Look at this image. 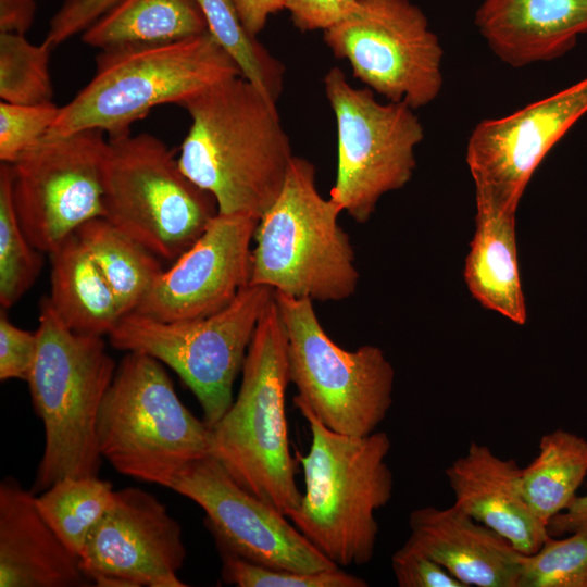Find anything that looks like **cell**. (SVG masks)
<instances>
[{
    "instance_id": "obj_1",
    "label": "cell",
    "mask_w": 587,
    "mask_h": 587,
    "mask_svg": "<svg viewBox=\"0 0 587 587\" xmlns=\"http://www.w3.org/2000/svg\"><path fill=\"white\" fill-rule=\"evenodd\" d=\"M191 117L177 158L223 214L260 217L279 196L295 157L275 104L241 75L180 104Z\"/></svg>"
},
{
    "instance_id": "obj_2",
    "label": "cell",
    "mask_w": 587,
    "mask_h": 587,
    "mask_svg": "<svg viewBox=\"0 0 587 587\" xmlns=\"http://www.w3.org/2000/svg\"><path fill=\"white\" fill-rule=\"evenodd\" d=\"M308 422L311 446L296 453L304 492L287 517L338 566H361L374 557L379 532L375 513L392 497L394 476L386 458L389 436L334 432L303 404L295 403Z\"/></svg>"
},
{
    "instance_id": "obj_3",
    "label": "cell",
    "mask_w": 587,
    "mask_h": 587,
    "mask_svg": "<svg viewBox=\"0 0 587 587\" xmlns=\"http://www.w3.org/2000/svg\"><path fill=\"white\" fill-rule=\"evenodd\" d=\"M241 372L237 398L211 427V455L241 487L288 516L302 494L288 439L287 338L275 296L257 325Z\"/></svg>"
},
{
    "instance_id": "obj_4",
    "label": "cell",
    "mask_w": 587,
    "mask_h": 587,
    "mask_svg": "<svg viewBox=\"0 0 587 587\" xmlns=\"http://www.w3.org/2000/svg\"><path fill=\"white\" fill-rule=\"evenodd\" d=\"M38 350L26 380L45 429V448L33 492L64 477L98 476L103 459L97 437L102 400L117 365L102 336L71 330L41 301L36 329Z\"/></svg>"
},
{
    "instance_id": "obj_5",
    "label": "cell",
    "mask_w": 587,
    "mask_h": 587,
    "mask_svg": "<svg viewBox=\"0 0 587 587\" xmlns=\"http://www.w3.org/2000/svg\"><path fill=\"white\" fill-rule=\"evenodd\" d=\"M240 71L210 32L184 40L103 50L90 82L65 105L48 135L130 130L154 107L183 102Z\"/></svg>"
},
{
    "instance_id": "obj_6",
    "label": "cell",
    "mask_w": 587,
    "mask_h": 587,
    "mask_svg": "<svg viewBox=\"0 0 587 587\" xmlns=\"http://www.w3.org/2000/svg\"><path fill=\"white\" fill-rule=\"evenodd\" d=\"M340 212L317 191L314 165L294 157L279 196L259 220L250 284L312 301L352 296L359 272Z\"/></svg>"
},
{
    "instance_id": "obj_7",
    "label": "cell",
    "mask_w": 587,
    "mask_h": 587,
    "mask_svg": "<svg viewBox=\"0 0 587 587\" xmlns=\"http://www.w3.org/2000/svg\"><path fill=\"white\" fill-rule=\"evenodd\" d=\"M97 437L115 471L166 488L189 462L211 454V428L183 404L162 363L139 351L116 367Z\"/></svg>"
},
{
    "instance_id": "obj_8",
    "label": "cell",
    "mask_w": 587,
    "mask_h": 587,
    "mask_svg": "<svg viewBox=\"0 0 587 587\" xmlns=\"http://www.w3.org/2000/svg\"><path fill=\"white\" fill-rule=\"evenodd\" d=\"M103 217L159 259L175 261L218 213L158 137L111 134L102 165Z\"/></svg>"
},
{
    "instance_id": "obj_9",
    "label": "cell",
    "mask_w": 587,
    "mask_h": 587,
    "mask_svg": "<svg viewBox=\"0 0 587 587\" xmlns=\"http://www.w3.org/2000/svg\"><path fill=\"white\" fill-rule=\"evenodd\" d=\"M274 296L272 287L250 284L224 309L186 321H160L130 312L111 332L110 342L115 349L143 352L170 366L196 396L202 420L211 428L234 401V382Z\"/></svg>"
},
{
    "instance_id": "obj_10",
    "label": "cell",
    "mask_w": 587,
    "mask_h": 587,
    "mask_svg": "<svg viewBox=\"0 0 587 587\" xmlns=\"http://www.w3.org/2000/svg\"><path fill=\"white\" fill-rule=\"evenodd\" d=\"M287 338L295 403L305 405L329 429L365 436L376 432L391 403L395 371L384 351L338 346L316 316L313 301L275 292Z\"/></svg>"
},
{
    "instance_id": "obj_11",
    "label": "cell",
    "mask_w": 587,
    "mask_h": 587,
    "mask_svg": "<svg viewBox=\"0 0 587 587\" xmlns=\"http://www.w3.org/2000/svg\"><path fill=\"white\" fill-rule=\"evenodd\" d=\"M323 83L335 114L338 141L330 199L363 224L385 193L411 179L424 127L408 104L378 102L372 89L351 86L339 67H332Z\"/></svg>"
},
{
    "instance_id": "obj_12",
    "label": "cell",
    "mask_w": 587,
    "mask_h": 587,
    "mask_svg": "<svg viewBox=\"0 0 587 587\" xmlns=\"http://www.w3.org/2000/svg\"><path fill=\"white\" fill-rule=\"evenodd\" d=\"M333 54L390 102L413 110L433 102L444 84V50L424 12L410 0H357L323 30Z\"/></svg>"
},
{
    "instance_id": "obj_13",
    "label": "cell",
    "mask_w": 587,
    "mask_h": 587,
    "mask_svg": "<svg viewBox=\"0 0 587 587\" xmlns=\"http://www.w3.org/2000/svg\"><path fill=\"white\" fill-rule=\"evenodd\" d=\"M100 129L46 135L10 164L11 197L30 243L50 253L86 222L103 217Z\"/></svg>"
},
{
    "instance_id": "obj_14",
    "label": "cell",
    "mask_w": 587,
    "mask_h": 587,
    "mask_svg": "<svg viewBox=\"0 0 587 587\" xmlns=\"http://www.w3.org/2000/svg\"><path fill=\"white\" fill-rule=\"evenodd\" d=\"M170 489L202 508L217 549L295 572L339 567L285 514L241 487L211 454L189 462L175 475Z\"/></svg>"
},
{
    "instance_id": "obj_15",
    "label": "cell",
    "mask_w": 587,
    "mask_h": 587,
    "mask_svg": "<svg viewBox=\"0 0 587 587\" xmlns=\"http://www.w3.org/2000/svg\"><path fill=\"white\" fill-rule=\"evenodd\" d=\"M587 113V76L549 97L479 122L466 146L475 199L516 212L535 170Z\"/></svg>"
},
{
    "instance_id": "obj_16",
    "label": "cell",
    "mask_w": 587,
    "mask_h": 587,
    "mask_svg": "<svg viewBox=\"0 0 587 587\" xmlns=\"http://www.w3.org/2000/svg\"><path fill=\"white\" fill-rule=\"evenodd\" d=\"M179 523L150 492L126 487L90 533L80 566L99 587H186Z\"/></svg>"
},
{
    "instance_id": "obj_17",
    "label": "cell",
    "mask_w": 587,
    "mask_h": 587,
    "mask_svg": "<svg viewBox=\"0 0 587 587\" xmlns=\"http://www.w3.org/2000/svg\"><path fill=\"white\" fill-rule=\"evenodd\" d=\"M259 218L217 213L201 236L163 270L136 313L160 321H186L227 307L250 285L251 241Z\"/></svg>"
},
{
    "instance_id": "obj_18",
    "label": "cell",
    "mask_w": 587,
    "mask_h": 587,
    "mask_svg": "<svg viewBox=\"0 0 587 587\" xmlns=\"http://www.w3.org/2000/svg\"><path fill=\"white\" fill-rule=\"evenodd\" d=\"M454 505L505 538L524 554L536 552L550 536L527 504L521 487L522 469L491 449L472 441L465 454L445 471Z\"/></svg>"
},
{
    "instance_id": "obj_19",
    "label": "cell",
    "mask_w": 587,
    "mask_h": 587,
    "mask_svg": "<svg viewBox=\"0 0 587 587\" xmlns=\"http://www.w3.org/2000/svg\"><path fill=\"white\" fill-rule=\"evenodd\" d=\"M409 527L407 542L465 587H517L524 553L457 505L416 509Z\"/></svg>"
},
{
    "instance_id": "obj_20",
    "label": "cell",
    "mask_w": 587,
    "mask_h": 587,
    "mask_svg": "<svg viewBox=\"0 0 587 587\" xmlns=\"http://www.w3.org/2000/svg\"><path fill=\"white\" fill-rule=\"evenodd\" d=\"M92 583L41 516L36 495L13 477L0 483V587H86Z\"/></svg>"
},
{
    "instance_id": "obj_21",
    "label": "cell",
    "mask_w": 587,
    "mask_h": 587,
    "mask_svg": "<svg viewBox=\"0 0 587 587\" xmlns=\"http://www.w3.org/2000/svg\"><path fill=\"white\" fill-rule=\"evenodd\" d=\"M474 23L502 62L522 67L562 57L587 34V0H482Z\"/></svg>"
},
{
    "instance_id": "obj_22",
    "label": "cell",
    "mask_w": 587,
    "mask_h": 587,
    "mask_svg": "<svg viewBox=\"0 0 587 587\" xmlns=\"http://www.w3.org/2000/svg\"><path fill=\"white\" fill-rule=\"evenodd\" d=\"M476 229L464 267L472 296L516 324L526 321L519 272L515 212L476 199Z\"/></svg>"
},
{
    "instance_id": "obj_23",
    "label": "cell",
    "mask_w": 587,
    "mask_h": 587,
    "mask_svg": "<svg viewBox=\"0 0 587 587\" xmlns=\"http://www.w3.org/2000/svg\"><path fill=\"white\" fill-rule=\"evenodd\" d=\"M50 307L73 332L110 335L124 316L109 283L76 233L50 253Z\"/></svg>"
},
{
    "instance_id": "obj_24",
    "label": "cell",
    "mask_w": 587,
    "mask_h": 587,
    "mask_svg": "<svg viewBox=\"0 0 587 587\" xmlns=\"http://www.w3.org/2000/svg\"><path fill=\"white\" fill-rule=\"evenodd\" d=\"M205 32L208 24L196 0H118L82 40L103 51L170 43Z\"/></svg>"
},
{
    "instance_id": "obj_25",
    "label": "cell",
    "mask_w": 587,
    "mask_h": 587,
    "mask_svg": "<svg viewBox=\"0 0 587 587\" xmlns=\"http://www.w3.org/2000/svg\"><path fill=\"white\" fill-rule=\"evenodd\" d=\"M586 474L587 440L557 429L541 437L538 454L522 469V492L535 515L548 525L575 499Z\"/></svg>"
},
{
    "instance_id": "obj_26",
    "label": "cell",
    "mask_w": 587,
    "mask_h": 587,
    "mask_svg": "<svg viewBox=\"0 0 587 587\" xmlns=\"http://www.w3.org/2000/svg\"><path fill=\"white\" fill-rule=\"evenodd\" d=\"M109 283L123 315L134 312L163 272L159 258L104 217L76 232Z\"/></svg>"
},
{
    "instance_id": "obj_27",
    "label": "cell",
    "mask_w": 587,
    "mask_h": 587,
    "mask_svg": "<svg viewBox=\"0 0 587 587\" xmlns=\"http://www.w3.org/2000/svg\"><path fill=\"white\" fill-rule=\"evenodd\" d=\"M115 490L98 476L64 477L36 496V505L62 542L80 557L85 544L111 507Z\"/></svg>"
},
{
    "instance_id": "obj_28",
    "label": "cell",
    "mask_w": 587,
    "mask_h": 587,
    "mask_svg": "<svg viewBox=\"0 0 587 587\" xmlns=\"http://www.w3.org/2000/svg\"><path fill=\"white\" fill-rule=\"evenodd\" d=\"M208 29L237 64L241 76L276 105L285 67L245 27L234 0H196Z\"/></svg>"
},
{
    "instance_id": "obj_29",
    "label": "cell",
    "mask_w": 587,
    "mask_h": 587,
    "mask_svg": "<svg viewBox=\"0 0 587 587\" xmlns=\"http://www.w3.org/2000/svg\"><path fill=\"white\" fill-rule=\"evenodd\" d=\"M41 251L25 235L11 197L10 164L0 165V303L8 309L34 285Z\"/></svg>"
},
{
    "instance_id": "obj_30",
    "label": "cell",
    "mask_w": 587,
    "mask_h": 587,
    "mask_svg": "<svg viewBox=\"0 0 587 587\" xmlns=\"http://www.w3.org/2000/svg\"><path fill=\"white\" fill-rule=\"evenodd\" d=\"M51 48L30 43L24 34L0 33V98L14 104L51 102Z\"/></svg>"
},
{
    "instance_id": "obj_31",
    "label": "cell",
    "mask_w": 587,
    "mask_h": 587,
    "mask_svg": "<svg viewBox=\"0 0 587 587\" xmlns=\"http://www.w3.org/2000/svg\"><path fill=\"white\" fill-rule=\"evenodd\" d=\"M517 587H587V528L564 539L549 536L524 554Z\"/></svg>"
},
{
    "instance_id": "obj_32",
    "label": "cell",
    "mask_w": 587,
    "mask_h": 587,
    "mask_svg": "<svg viewBox=\"0 0 587 587\" xmlns=\"http://www.w3.org/2000/svg\"><path fill=\"white\" fill-rule=\"evenodd\" d=\"M221 577L238 587H366L367 582L340 567L313 573L274 569L218 549Z\"/></svg>"
},
{
    "instance_id": "obj_33",
    "label": "cell",
    "mask_w": 587,
    "mask_h": 587,
    "mask_svg": "<svg viewBox=\"0 0 587 587\" xmlns=\"http://www.w3.org/2000/svg\"><path fill=\"white\" fill-rule=\"evenodd\" d=\"M59 112L60 107L52 101L40 104H14L1 101V163H13L25 150L46 136Z\"/></svg>"
},
{
    "instance_id": "obj_34",
    "label": "cell",
    "mask_w": 587,
    "mask_h": 587,
    "mask_svg": "<svg viewBox=\"0 0 587 587\" xmlns=\"http://www.w3.org/2000/svg\"><path fill=\"white\" fill-rule=\"evenodd\" d=\"M38 350L37 332L22 329L0 315V379L27 380Z\"/></svg>"
},
{
    "instance_id": "obj_35",
    "label": "cell",
    "mask_w": 587,
    "mask_h": 587,
    "mask_svg": "<svg viewBox=\"0 0 587 587\" xmlns=\"http://www.w3.org/2000/svg\"><path fill=\"white\" fill-rule=\"evenodd\" d=\"M391 569L400 587H465L442 565L407 541L392 554Z\"/></svg>"
},
{
    "instance_id": "obj_36",
    "label": "cell",
    "mask_w": 587,
    "mask_h": 587,
    "mask_svg": "<svg viewBox=\"0 0 587 587\" xmlns=\"http://www.w3.org/2000/svg\"><path fill=\"white\" fill-rule=\"evenodd\" d=\"M118 0H66L52 17L43 42L55 48L73 35L87 30Z\"/></svg>"
},
{
    "instance_id": "obj_37",
    "label": "cell",
    "mask_w": 587,
    "mask_h": 587,
    "mask_svg": "<svg viewBox=\"0 0 587 587\" xmlns=\"http://www.w3.org/2000/svg\"><path fill=\"white\" fill-rule=\"evenodd\" d=\"M357 0H285L294 25L300 32L325 30L354 7Z\"/></svg>"
},
{
    "instance_id": "obj_38",
    "label": "cell",
    "mask_w": 587,
    "mask_h": 587,
    "mask_svg": "<svg viewBox=\"0 0 587 587\" xmlns=\"http://www.w3.org/2000/svg\"><path fill=\"white\" fill-rule=\"evenodd\" d=\"M247 30L254 37L262 32L271 15L285 9V0H234Z\"/></svg>"
},
{
    "instance_id": "obj_39",
    "label": "cell",
    "mask_w": 587,
    "mask_h": 587,
    "mask_svg": "<svg viewBox=\"0 0 587 587\" xmlns=\"http://www.w3.org/2000/svg\"><path fill=\"white\" fill-rule=\"evenodd\" d=\"M35 0H0V33L24 34L35 17Z\"/></svg>"
},
{
    "instance_id": "obj_40",
    "label": "cell",
    "mask_w": 587,
    "mask_h": 587,
    "mask_svg": "<svg viewBox=\"0 0 587 587\" xmlns=\"http://www.w3.org/2000/svg\"><path fill=\"white\" fill-rule=\"evenodd\" d=\"M587 528V495L576 496L571 504L554 515L548 523L550 536L559 537Z\"/></svg>"
}]
</instances>
